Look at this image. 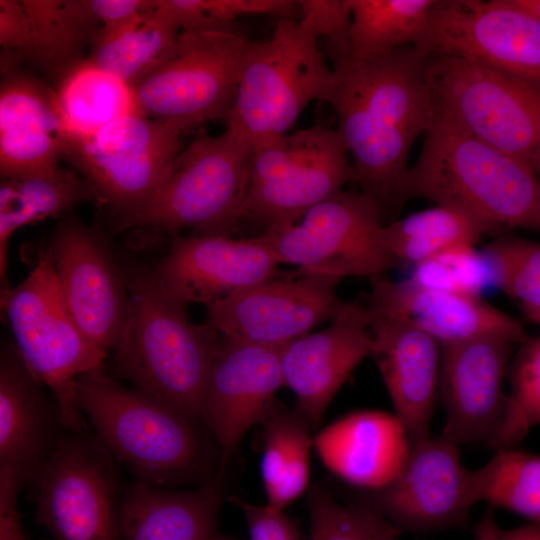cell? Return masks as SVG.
<instances>
[{
    "label": "cell",
    "instance_id": "9c48e42d",
    "mask_svg": "<svg viewBox=\"0 0 540 540\" xmlns=\"http://www.w3.org/2000/svg\"><path fill=\"white\" fill-rule=\"evenodd\" d=\"M249 42L235 31L180 32L171 52L130 87L137 111L182 133L225 121Z\"/></svg>",
    "mask_w": 540,
    "mask_h": 540
},
{
    "label": "cell",
    "instance_id": "7c38bea8",
    "mask_svg": "<svg viewBox=\"0 0 540 540\" xmlns=\"http://www.w3.org/2000/svg\"><path fill=\"white\" fill-rule=\"evenodd\" d=\"M182 132L138 111L73 137L67 160L122 222L156 194L181 152Z\"/></svg>",
    "mask_w": 540,
    "mask_h": 540
},
{
    "label": "cell",
    "instance_id": "ba28073f",
    "mask_svg": "<svg viewBox=\"0 0 540 540\" xmlns=\"http://www.w3.org/2000/svg\"><path fill=\"white\" fill-rule=\"evenodd\" d=\"M351 181L353 165L336 129L314 124L274 137L253 146L238 223L250 222L259 234L294 223Z\"/></svg>",
    "mask_w": 540,
    "mask_h": 540
},
{
    "label": "cell",
    "instance_id": "d6a6232c",
    "mask_svg": "<svg viewBox=\"0 0 540 540\" xmlns=\"http://www.w3.org/2000/svg\"><path fill=\"white\" fill-rule=\"evenodd\" d=\"M477 502L504 508L540 525V455L522 450H495L489 461L470 473Z\"/></svg>",
    "mask_w": 540,
    "mask_h": 540
},
{
    "label": "cell",
    "instance_id": "b9f144b4",
    "mask_svg": "<svg viewBox=\"0 0 540 540\" xmlns=\"http://www.w3.org/2000/svg\"><path fill=\"white\" fill-rule=\"evenodd\" d=\"M0 45L7 53L27 54L29 27L21 0H0Z\"/></svg>",
    "mask_w": 540,
    "mask_h": 540
},
{
    "label": "cell",
    "instance_id": "ac0fdd59",
    "mask_svg": "<svg viewBox=\"0 0 540 540\" xmlns=\"http://www.w3.org/2000/svg\"><path fill=\"white\" fill-rule=\"evenodd\" d=\"M48 253L75 321L99 349L112 352L129 317L130 294L108 248L91 229L66 219Z\"/></svg>",
    "mask_w": 540,
    "mask_h": 540
},
{
    "label": "cell",
    "instance_id": "4fadbf2b",
    "mask_svg": "<svg viewBox=\"0 0 540 540\" xmlns=\"http://www.w3.org/2000/svg\"><path fill=\"white\" fill-rule=\"evenodd\" d=\"M83 431L63 434L36 475L37 521L56 540H121L112 456Z\"/></svg>",
    "mask_w": 540,
    "mask_h": 540
},
{
    "label": "cell",
    "instance_id": "30bf717a",
    "mask_svg": "<svg viewBox=\"0 0 540 540\" xmlns=\"http://www.w3.org/2000/svg\"><path fill=\"white\" fill-rule=\"evenodd\" d=\"M437 102L468 134L530 166L540 142V83L457 55L431 54Z\"/></svg>",
    "mask_w": 540,
    "mask_h": 540
},
{
    "label": "cell",
    "instance_id": "3957f363",
    "mask_svg": "<svg viewBox=\"0 0 540 540\" xmlns=\"http://www.w3.org/2000/svg\"><path fill=\"white\" fill-rule=\"evenodd\" d=\"M130 313L114 348L115 374L185 414L198 426L221 335L207 321L196 324L187 304L152 271L128 279Z\"/></svg>",
    "mask_w": 540,
    "mask_h": 540
},
{
    "label": "cell",
    "instance_id": "bcb514c9",
    "mask_svg": "<svg viewBox=\"0 0 540 540\" xmlns=\"http://www.w3.org/2000/svg\"><path fill=\"white\" fill-rule=\"evenodd\" d=\"M516 10L540 22V0H505Z\"/></svg>",
    "mask_w": 540,
    "mask_h": 540
},
{
    "label": "cell",
    "instance_id": "9a60e30c",
    "mask_svg": "<svg viewBox=\"0 0 540 540\" xmlns=\"http://www.w3.org/2000/svg\"><path fill=\"white\" fill-rule=\"evenodd\" d=\"M515 345L482 337L441 346L439 393L446 418L442 437L458 446L511 448L508 395L502 388Z\"/></svg>",
    "mask_w": 540,
    "mask_h": 540
},
{
    "label": "cell",
    "instance_id": "ab89813d",
    "mask_svg": "<svg viewBox=\"0 0 540 540\" xmlns=\"http://www.w3.org/2000/svg\"><path fill=\"white\" fill-rule=\"evenodd\" d=\"M234 503L244 515L250 540H302L298 529L285 515L284 510L237 498Z\"/></svg>",
    "mask_w": 540,
    "mask_h": 540
},
{
    "label": "cell",
    "instance_id": "f6af8a7d",
    "mask_svg": "<svg viewBox=\"0 0 540 540\" xmlns=\"http://www.w3.org/2000/svg\"><path fill=\"white\" fill-rule=\"evenodd\" d=\"M501 540H540V525L530 523L517 528L500 531Z\"/></svg>",
    "mask_w": 540,
    "mask_h": 540
},
{
    "label": "cell",
    "instance_id": "5bb4252c",
    "mask_svg": "<svg viewBox=\"0 0 540 540\" xmlns=\"http://www.w3.org/2000/svg\"><path fill=\"white\" fill-rule=\"evenodd\" d=\"M413 45L540 83V22L505 0H437Z\"/></svg>",
    "mask_w": 540,
    "mask_h": 540
},
{
    "label": "cell",
    "instance_id": "e575fe53",
    "mask_svg": "<svg viewBox=\"0 0 540 540\" xmlns=\"http://www.w3.org/2000/svg\"><path fill=\"white\" fill-rule=\"evenodd\" d=\"M348 49L376 54L413 45L437 0H348Z\"/></svg>",
    "mask_w": 540,
    "mask_h": 540
},
{
    "label": "cell",
    "instance_id": "74e56055",
    "mask_svg": "<svg viewBox=\"0 0 540 540\" xmlns=\"http://www.w3.org/2000/svg\"><path fill=\"white\" fill-rule=\"evenodd\" d=\"M508 374V431L510 446L514 447L540 425V334L521 343Z\"/></svg>",
    "mask_w": 540,
    "mask_h": 540
},
{
    "label": "cell",
    "instance_id": "277c9868",
    "mask_svg": "<svg viewBox=\"0 0 540 540\" xmlns=\"http://www.w3.org/2000/svg\"><path fill=\"white\" fill-rule=\"evenodd\" d=\"M76 396L96 438L138 480L166 487L200 467L198 425L171 404L124 386L102 368L77 379Z\"/></svg>",
    "mask_w": 540,
    "mask_h": 540
},
{
    "label": "cell",
    "instance_id": "7dc6e473",
    "mask_svg": "<svg viewBox=\"0 0 540 540\" xmlns=\"http://www.w3.org/2000/svg\"><path fill=\"white\" fill-rule=\"evenodd\" d=\"M532 167L535 170V172L540 176V142L533 155Z\"/></svg>",
    "mask_w": 540,
    "mask_h": 540
},
{
    "label": "cell",
    "instance_id": "ee69618b",
    "mask_svg": "<svg viewBox=\"0 0 540 540\" xmlns=\"http://www.w3.org/2000/svg\"><path fill=\"white\" fill-rule=\"evenodd\" d=\"M501 529L495 518V508L488 506L483 517L474 529V540H501Z\"/></svg>",
    "mask_w": 540,
    "mask_h": 540
},
{
    "label": "cell",
    "instance_id": "7bdbcfd3",
    "mask_svg": "<svg viewBox=\"0 0 540 540\" xmlns=\"http://www.w3.org/2000/svg\"><path fill=\"white\" fill-rule=\"evenodd\" d=\"M85 1L91 16L104 28L117 25L155 4V1L146 0Z\"/></svg>",
    "mask_w": 540,
    "mask_h": 540
},
{
    "label": "cell",
    "instance_id": "4dcf8cb0",
    "mask_svg": "<svg viewBox=\"0 0 540 540\" xmlns=\"http://www.w3.org/2000/svg\"><path fill=\"white\" fill-rule=\"evenodd\" d=\"M489 232L466 213L435 205L384 225L383 237L400 264L421 266L451 251L473 248Z\"/></svg>",
    "mask_w": 540,
    "mask_h": 540
},
{
    "label": "cell",
    "instance_id": "d6986e66",
    "mask_svg": "<svg viewBox=\"0 0 540 540\" xmlns=\"http://www.w3.org/2000/svg\"><path fill=\"white\" fill-rule=\"evenodd\" d=\"M282 348L221 336L201 421L218 445L223 465L275 403V394L283 386Z\"/></svg>",
    "mask_w": 540,
    "mask_h": 540
},
{
    "label": "cell",
    "instance_id": "2e32d148",
    "mask_svg": "<svg viewBox=\"0 0 540 540\" xmlns=\"http://www.w3.org/2000/svg\"><path fill=\"white\" fill-rule=\"evenodd\" d=\"M459 447L441 435L412 445L395 479L362 502L402 532L465 529L476 501Z\"/></svg>",
    "mask_w": 540,
    "mask_h": 540
},
{
    "label": "cell",
    "instance_id": "7402d4cb",
    "mask_svg": "<svg viewBox=\"0 0 540 540\" xmlns=\"http://www.w3.org/2000/svg\"><path fill=\"white\" fill-rule=\"evenodd\" d=\"M367 310L373 342L370 356L386 386L394 414L414 445L430 437L439 393L441 344L403 318Z\"/></svg>",
    "mask_w": 540,
    "mask_h": 540
},
{
    "label": "cell",
    "instance_id": "cb8c5ba5",
    "mask_svg": "<svg viewBox=\"0 0 540 540\" xmlns=\"http://www.w3.org/2000/svg\"><path fill=\"white\" fill-rule=\"evenodd\" d=\"M72 139L55 92L33 77L9 70L0 89L1 177H22L58 166L68 156Z\"/></svg>",
    "mask_w": 540,
    "mask_h": 540
},
{
    "label": "cell",
    "instance_id": "6da1fadb",
    "mask_svg": "<svg viewBox=\"0 0 540 540\" xmlns=\"http://www.w3.org/2000/svg\"><path fill=\"white\" fill-rule=\"evenodd\" d=\"M327 54L332 77L324 101L337 116L336 130L352 158L360 192L386 225L407 203L409 154L434 117L430 55L414 45L376 54L348 48Z\"/></svg>",
    "mask_w": 540,
    "mask_h": 540
},
{
    "label": "cell",
    "instance_id": "44dd1931",
    "mask_svg": "<svg viewBox=\"0 0 540 540\" xmlns=\"http://www.w3.org/2000/svg\"><path fill=\"white\" fill-rule=\"evenodd\" d=\"M366 305L345 302L331 325L284 345L280 355L283 386L297 398V410L314 428L359 363L371 355Z\"/></svg>",
    "mask_w": 540,
    "mask_h": 540
},
{
    "label": "cell",
    "instance_id": "4316f807",
    "mask_svg": "<svg viewBox=\"0 0 540 540\" xmlns=\"http://www.w3.org/2000/svg\"><path fill=\"white\" fill-rule=\"evenodd\" d=\"M222 495V472L191 490L137 480L122 497V538L212 540Z\"/></svg>",
    "mask_w": 540,
    "mask_h": 540
},
{
    "label": "cell",
    "instance_id": "83f0119b",
    "mask_svg": "<svg viewBox=\"0 0 540 540\" xmlns=\"http://www.w3.org/2000/svg\"><path fill=\"white\" fill-rule=\"evenodd\" d=\"M180 30L155 4L93 35L87 62L130 87L156 67L173 49Z\"/></svg>",
    "mask_w": 540,
    "mask_h": 540
},
{
    "label": "cell",
    "instance_id": "ffe728a7",
    "mask_svg": "<svg viewBox=\"0 0 540 540\" xmlns=\"http://www.w3.org/2000/svg\"><path fill=\"white\" fill-rule=\"evenodd\" d=\"M280 264L260 235L193 234L175 236L153 272L184 303L207 306L275 277Z\"/></svg>",
    "mask_w": 540,
    "mask_h": 540
},
{
    "label": "cell",
    "instance_id": "603a6c76",
    "mask_svg": "<svg viewBox=\"0 0 540 540\" xmlns=\"http://www.w3.org/2000/svg\"><path fill=\"white\" fill-rule=\"evenodd\" d=\"M371 281L366 306L398 316L437 340L441 346L482 337L515 344L528 337L515 318L476 294L440 288L414 278L393 282L382 276Z\"/></svg>",
    "mask_w": 540,
    "mask_h": 540
},
{
    "label": "cell",
    "instance_id": "d4e9b609",
    "mask_svg": "<svg viewBox=\"0 0 540 540\" xmlns=\"http://www.w3.org/2000/svg\"><path fill=\"white\" fill-rule=\"evenodd\" d=\"M43 387L16 347L5 345L0 359V466L24 484L35 479L63 435L57 404Z\"/></svg>",
    "mask_w": 540,
    "mask_h": 540
},
{
    "label": "cell",
    "instance_id": "d590c367",
    "mask_svg": "<svg viewBox=\"0 0 540 540\" xmlns=\"http://www.w3.org/2000/svg\"><path fill=\"white\" fill-rule=\"evenodd\" d=\"M308 505L309 540H399L403 533L370 505L342 504L319 486L310 489Z\"/></svg>",
    "mask_w": 540,
    "mask_h": 540
},
{
    "label": "cell",
    "instance_id": "f1b7e54d",
    "mask_svg": "<svg viewBox=\"0 0 540 540\" xmlns=\"http://www.w3.org/2000/svg\"><path fill=\"white\" fill-rule=\"evenodd\" d=\"M97 200L90 184L77 172L60 165L42 172L2 178L0 185V277L6 283L8 243L19 228Z\"/></svg>",
    "mask_w": 540,
    "mask_h": 540
},
{
    "label": "cell",
    "instance_id": "f35d334b",
    "mask_svg": "<svg viewBox=\"0 0 540 540\" xmlns=\"http://www.w3.org/2000/svg\"><path fill=\"white\" fill-rule=\"evenodd\" d=\"M299 22L317 39L326 40V52L347 49L352 22L348 0H299Z\"/></svg>",
    "mask_w": 540,
    "mask_h": 540
},
{
    "label": "cell",
    "instance_id": "836d02e7",
    "mask_svg": "<svg viewBox=\"0 0 540 540\" xmlns=\"http://www.w3.org/2000/svg\"><path fill=\"white\" fill-rule=\"evenodd\" d=\"M28 18L26 57L46 67L67 65L99 29L85 0H21Z\"/></svg>",
    "mask_w": 540,
    "mask_h": 540
},
{
    "label": "cell",
    "instance_id": "7a4b0ae2",
    "mask_svg": "<svg viewBox=\"0 0 540 540\" xmlns=\"http://www.w3.org/2000/svg\"><path fill=\"white\" fill-rule=\"evenodd\" d=\"M413 198L460 210L490 232L540 233V180L533 167L468 134L437 100L405 184L406 202Z\"/></svg>",
    "mask_w": 540,
    "mask_h": 540
},
{
    "label": "cell",
    "instance_id": "c3c4849f",
    "mask_svg": "<svg viewBox=\"0 0 540 540\" xmlns=\"http://www.w3.org/2000/svg\"><path fill=\"white\" fill-rule=\"evenodd\" d=\"M527 318L533 323L540 325V310H538L537 312H535L534 314L530 315Z\"/></svg>",
    "mask_w": 540,
    "mask_h": 540
},
{
    "label": "cell",
    "instance_id": "e0dca14e",
    "mask_svg": "<svg viewBox=\"0 0 540 540\" xmlns=\"http://www.w3.org/2000/svg\"><path fill=\"white\" fill-rule=\"evenodd\" d=\"M339 279L291 273L271 278L206 307L207 319L221 336L264 346H284L333 320L345 301Z\"/></svg>",
    "mask_w": 540,
    "mask_h": 540
},
{
    "label": "cell",
    "instance_id": "681fc988",
    "mask_svg": "<svg viewBox=\"0 0 540 540\" xmlns=\"http://www.w3.org/2000/svg\"><path fill=\"white\" fill-rule=\"evenodd\" d=\"M213 540V539H212Z\"/></svg>",
    "mask_w": 540,
    "mask_h": 540
},
{
    "label": "cell",
    "instance_id": "8fae6325",
    "mask_svg": "<svg viewBox=\"0 0 540 540\" xmlns=\"http://www.w3.org/2000/svg\"><path fill=\"white\" fill-rule=\"evenodd\" d=\"M384 225L367 196L343 190L298 221L259 235L281 264L297 266L295 274L371 279L401 265L385 245Z\"/></svg>",
    "mask_w": 540,
    "mask_h": 540
},
{
    "label": "cell",
    "instance_id": "1f68e13d",
    "mask_svg": "<svg viewBox=\"0 0 540 540\" xmlns=\"http://www.w3.org/2000/svg\"><path fill=\"white\" fill-rule=\"evenodd\" d=\"M55 95L73 137L91 134L137 111L130 86L86 60L67 71Z\"/></svg>",
    "mask_w": 540,
    "mask_h": 540
},
{
    "label": "cell",
    "instance_id": "8992f818",
    "mask_svg": "<svg viewBox=\"0 0 540 540\" xmlns=\"http://www.w3.org/2000/svg\"><path fill=\"white\" fill-rule=\"evenodd\" d=\"M0 303L14 346L52 393L64 428L84 430L76 381L85 373L101 369L107 354L84 334L72 316L48 251L40 255L20 284L2 288Z\"/></svg>",
    "mask_w": 540,
    "mask_h": 540
},
{
    "label": "cell",
    "instance_id": "60d3db41",
    "mask_svg": "<svg viewBox=\"0 0 540 540\" xmlns=\"http://www.w3.org/2000/svg\"><path fill=\"white\" fill-rule=\"evenodd\" d=\"M24 485L12 470L0 466V540H28L17 508V497Z\"/></svg>",
    "mask_w": 540,
    "mask_h": 540
},
{
    "label": "cell",
    "instance_id": "52a82bcc",
    "mask_svg": "<svg viewBox=\"0 0 540 540\" xmlns=\"http://www.w3.org/2000/svg\"><path fill=\"white\" fill-rule=\"evenodd\" d=\"M331 77L318 39L281 18L268 40L248 44L226 129L252 146L285 135L309 103L324 101Z\"/></svg>",
    "mask_w": 540,
    "mask_h": 540
},
{
    "label": "cell",
    "instance_id": "8d00e7d4",
    "mask_svg": "<svg viewBox=\"0 0 540 540\" xmlns=\"http://www.w3.org/2000/svg\"><path fill=\"white\" fill-rule=\"evenodd\" d=\"M483 260L495 285L526 317L540 310V242L501 236L485 247Z\"/></svg>",
    "mask_w": 540,
    "mask_h": 540
},
{
    "label": "cell",
    "instance_id": "484cf974",
    "mask_svg": "<svg viewBox=\"0 0 540 540\" xmlns=\"http://www.w3.org/2000/svg\"><path fill=\"white\" fill-rule=\"evenodd\" d=\"M411 447L399 418L380 410L343 416L313 437V448L330 472L369 492L395 479Z\"/></svg>",
    "mask_w": 540,
    "mask_h": 540
},
{
    "label": "cell",
    "instance_id": "5b68a950",
    "mask_svg": "<svg viewBox=\"0 0 540 540\" xmlns=\"http://www.w3.org/2000/svg\"><path fill=\"white\" fill-rule=\"evenodd\" d=\"M253 146L229 129L198 135L175 159L150 202L118 229L178 236L230 235L237 227L251 169Z\"/></svg>",
    "mask_w": 540,
    "mask_h": 540
},
{
    "label": "cell",
    "instance_id": "f546056e",
    "mask_svg": "<svg viewBox=\"0 0 540 540\" xmlns=\"http://www.w3.org/2000/svg\"><path fill=\"white\" fill-rule=\"evenodd\" d=\"M263 450L260 473L266 504L284 510L308 489L311 426L301 413L272 405L262 421Z\"/></svg>",
    "mask_w": 540,
    "mask_h": 540
}]
</instances>
